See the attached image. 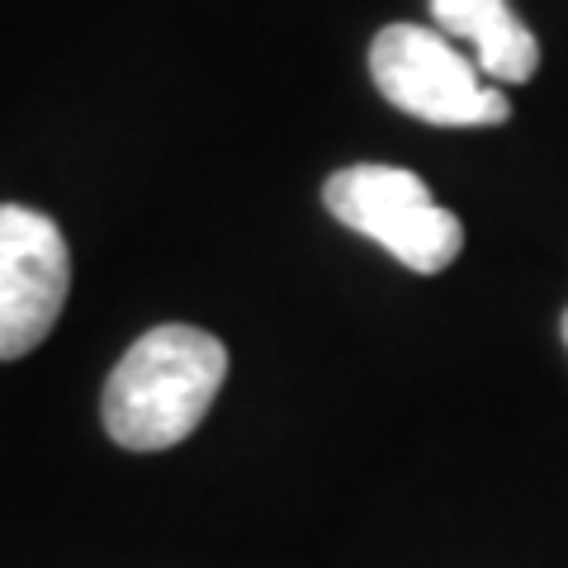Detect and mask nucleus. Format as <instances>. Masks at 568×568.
Returning <instances> with one entry per match:
<instances>
[{"instance_id":"nucleus-3","label":"nucleus","mask_w":568,"mask_h":568,"mask_svg":"<svg viewBox=\"0 0 568 568\" xmlns=\"http://www.w3.org/2000/svg\"><path fill=\"white\" fill-rule=\"evenodd\" d=\"M323 204L351 233L379 242L388 256L417 275H440L465 246V227L432 200L422 175L403 166H346L327 175Z\"/></svg>"},{"instance_id":"nucleus-4","label":"nucleus","mask_w":568,"mask_h":568,"mask_svg":"<svg viewBox=\"0 0 568 568\" xmlns=\"http://www.w3.org/2000/svg\"><path fill=\"white\" fill-rule=\"evenodd\" d=\"M71 290L62 227L39 209L0 204V361L39 351Z\"/></svg>"},{"instance_id":"nucleus-6","label":"nucleus","mask_w":568,"mask_h":568,"mask_svg":"<svg viewBox=\"0 0 568 568\" xmlns=\"http://www.w3.org/2000/svg\"><path fill=\"white\" fill-rule=\"evenodd\" d=\"M564 342H568V313H564Z\"/></svg>"},{"instance_id":"nucleus-1","label":"nucleus","mask_w":568,"mask_h":568,"mask_svg":"<svg viewBox=\"0 0 568 568\" xmlns=\"http://www.w3.org/2000/svg\"><path fill=\"white\" fill-rule=\"evenodd\" d=\"M227 375V351L200 327H152L123 351L104 384V432L114 446L152 455L171 450L204 422Z\"/></svg>"},{"instance_id":"nucleus-5","label":"nucleus","mask_w":568,"mask_h":568,"mask_svg":"<svg viewBox=\"0 0 568 568\" xmlns=\"http://www.w3.org/2000/svg\"><path fill=\"white\" fill-rule=\"evenodd\" d=\"M426 6H432L440 33L474 43L484 77L507 81V85H521L536 77L540 43H536V33L511 14L507 0H426Z\"/></svg>"},{"instance_id":"nucleus-2","label":"nucleus","mask_w":568,"mask_h":568,"mask_svg":"<svg viewBox=\"0 0 568 568\" xmlns=\"http://www.w3.org/2000/svg\"><path fill=\"white\" fill-rule=\"evenodd\" d=\"M369 71H375L379 95L422 123L488 129V123H507L511 114L507 95L484 81V71L459 58L446 33L422 24L379 29L375 48H369Z\"/></svg>"}]
</instances>
